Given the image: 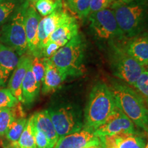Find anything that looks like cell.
Wrapping results in <instances>:
<instances>
[{
  "label": "cell",
  "mask_w": 148,
  "mask_h": 148,
  "mask_svg": "<svg viewBox=\"0 0 148 148\" xmlns=\"http://www.w3.org/2000/svg\"><path fill=\"white\" fill-rule=\"evenodd\" d=\"M116 108L115 99L106 84H96L89 94L84 111L83 128L94 132L106 121Z\"/></svg>",
  "instance_id": "6da1fadb"
},
{
  "label": "cell",
  "mask_w": 148,
  "mask_h": 148,
  "mask_svg": "<svg viewBox=\"0 0 148 148\" xmlns=\"http://www.w3.org/2000/svg\"><path fill=\"white\" fill-rule=\"evenodd\" d=\"M110 9L125 38L137 36L148 23V3L144 0H134L125 3L115 0Z\"/></svg>",
  "instance_id": "7a4b0ae2"
},
{
  "label": "cell",
  "mask_w": 148,
  "mask_h": 148,
  "mask_svg": "<svg viewBox=\"0 0 148 148\" xmlns=\"http://www.w3.org/2000/svg\"><path fill=\"white\" fill-rule=\"evenodd\" d=\"M116 106L135 125L148 134V106L137 92L121 83H114L110 88Z\"/></svg>",
  "instance_id": "3957f363"
},
{
  "label": "cell",
  "mask_w": 148,
  "mask_h": 148,
  "mask_svg": "<svg viewBox=\"0 0 148 148\" xmlns=\"http://www.w3.org/2000/svg\"><path fill=\"white\" fill-rule=\"evenodd\" d=\"M85 43L79 34L60 47L49 58L64 77H77L84 73Z\"/></svg>",
  "instance_id": "277c9868"
},
{
  "label": "cell",
  "mask_w": 148,
  "mask_h": 148,
  "mask_svg": "<svg viewBox=\"0 0 148 148\" xmlns=\"http://www.w3.org/2000/svg\"><path fill=\"white\" fill-rule=\"evenodd\" d=\"M27 3L25 1L14 9L1 30V41L13 49L18 56L25 54L28 49L24 21Z\"/></svg>",
  "instance_id": "5b68a950"
},
{
  "label": "cell",
  "mask_w": 148,
  "mask_h": 148,
  "mask_svg": "<svg viewBox=\"0 0 148 148\" xmlns=\"http://www.w3.org/2000/svg\"><path fill=\"white\" fill-rule=\"evenodd\" d=\"M110 53L111 68L112 73L130 86H133L145 71V67L134 60L125 50L124 47L112 42Z\"/></svg>",
  "instance_id": "8992f818"
},
{
  "label": "cell",
  "mask_w": 148,
  "mask_h": 148,
  "mask_svg": "<svg viewBox=\"0 0 148 148\" xmlns=\"http://www.w3.org/2000/svg\"><path fill=\"white\" fill-rule=\"evenodd\" d=\"M90 29L97 38L102 40L125 38L120 29L113 11L107 8L89 14Z\"/></svg>",
  "instance_id": "52a82bcc"
},
{
  "label": "cell",
  "mask_w": 148,
  "mask_h": 148,
  "mask_svg": "<svg viewBox=\"0 0 148 148\" xmlns=\"http://www.w3.org/2000/svg\"><path fill=\"white\" fill-rule=\"evenodd\" d=\"M58 138H62L82 129L84 122L78 110L73 107H62L48 110Z\"/></svg>",
  "instance_id": "ba28073f"
},
{
  "label": "cell",
  "mask_w": 148,
  "mask_h": 148,
  "mask_svg": "<svg viewBox=\"0 0 148 148\" xmlns=\"http://www.w3.org/2000/svg\"><path fill=\"white\" fill-rule=\"evenodd\" d=\"M127 133H136L134 123L116 106L106 121L93 132L97 137Z\"/></svg>",
  "instance_id": "9c48e42d"
},
{
  "label": "cell",
  "mask_w": 148,
  "mask_h": 148,
  "mask_svg": "<svg viewBox=\"0 0 148 148\" xmlns=\"http://www.w3.org/2000/svg\"><path fill=\"white\" fill-rule=\"evenodd\" d=\"M70 16L61 8L40 19L37 31L36 50L34 57L41 58L42 49L47 43L49 36L60 24L67 20Z\"/></svg>",
  "instance_id": "30bf717a"
},
{
  "label": "cell",
  "mask_w": 148,
  "mask_h": 148,
  "mask_svg": "<svg viewBox=\"0 0 148 148\" xmlns=\"http://www.w3.org/2000/svg\"><path fill=\"white\" fill-rule=\"evenodd\" d=\"M100 138L102 148H145L146 138L145 136L134 134H121L105 136Z\"/></svg>",
  "instance_id": "8fae6325"
},
{
  "label": "cell",
  "mask_w": 148,
  "mask_h": 148,
  "mask_svg": "<svg viewBox=\"0 0 148 148\" xmlns=\"http://www.w3.org/2000/svg\"><path fill=\"white\" fill-rule=\"evenodd\" d=\"M32 58L30 55L23 54L18 59L17 65L12 73V75L9 80L8 88L11 93L18 99V101L22 102V83L25 76L26 72L32 64Z\"/></svg>",
  "instance_id": "7c38bea8"
},
{
  "label": "cell",
  "mask_w": 148,
  "mask_h": 148,
  "mask_svg": "<svg viewBox=\"0 0 148 148\" xmlns=\"http://www.w3.org/2000/svg\"><path fill=\"white\" fill-rule=\"evenodd\" d=\"M41 19L32 3L28 1L25 12V29L26 34L27 48L31 55L34 56L37 47V31L38 23Z\"/></svg>",
  "instance_id": "4fadbf2b"
},
{
  "label": "cell",
  "mask_w": 148,
  "mask_h": 148,
  "mask_svg": "<svg viewBox=\"0 0 148 148\" xmlns=\"http://www.w3.org/2000/svg\"><path fill=\"white\" fill-rule=\"evenodd\" d=\"M78 29L77 20L74 16H70L51 33L46 45L48 42H55L60 47H63L72 38L78 34Z\"/></svg>",
  "instance_id": "5bb4252c"
},
{
  "label": "cell",
  "mask_w": 148,
  "mask_h": 148,
  "mask_svg": "<svg viewBox=\"0 0 148 148\" xmlns=\"http://www.w3.org/2000/svg\"><path fill=\"white\" fill-rule=\"evenodd\" d=\"M18 55L13 49L0 44V86H3L17 65Z\"/></svg>",
  "instance_id": "9a60e30c"
},
{
  "label": "cell",
  "mask_w": 148,
  "mask_h": 148,
  "mask_svg": "<svg viewBox=\"0 0 148 148\" xmlns=\"http://www.w3.org/2000/svg\"><path fill=\"white\" fill-rule=\"evenodd\" d=\"M123 47L126 52L140 64L148 65V35L134 37Z\"/></svg>",
  "instance_id": "2e32d148"
},
{
  "label": "cell",
  "mask_w": 148,
  "mask_h": 148,
  "mask_svg": "<svg viewBox=\"0 0 148 148\" xmlns=\"http://www.w3.org/2000/svg\"><path fill=\"white\" fill-rule=\"evenodd\" d=\"M45 72L42 82V92L47 95L58 89L66 77L59 71L49 58H45Z\"/></svg>",
  "instance_id": "e0dca14e"
},
{
  "label": "cell",
  "mask_w": 148,
  "mask_h": 148,
  "mask_svg": "<svg viewBox=\"0 0 148 148\" xmlns=\"http://www.w3.org/2000/svg\"><path fill=\"white\" fill-rule=\"evenodd\" d=\"M32 117L34 126L47 136L51 147L54 148L59 138L48 113V110L37 112Z\"/></svg>",
  "instance_id": "ac0fdd59"
},
{
  "label": "cell",
  "mask_w": 148,
  "mask_h": 148,
  "mask_svg": "<svg viewBox=\"0 0 148 148\" xmlns=\"http://www.w3.org/2000/svg\"><path fill=\"white\" fill-rule=\"evenodd\" d=\"M95 137L93 132L83 128L79 132L59 138L54 148H80Z\"/></svg>",
  "instance_id": "d6986e66"
},
{
  "label": "cell",
  "mask_w": 148,
  "mask_h": 148,
  "mask_svg": "<svg viewBox=\"0 0 148 148\" xmlns=\"http://www.w3.org/2000/svg\"><path fill=\"white\" fill-rule=\"evenodd\" d=\"M40 86L37 84L36 79L33 75L31 65L27 69L25 76L22 83V102L29 105L32 103L39 94Z\"/></svg>",
  "instance_id": "ffe728a7"
},
{
  "label": "cell",
  "mask_w": 148,
  "mask_h": 148,
  "mask_svg": "<svg viewBox=\"0 0 148 148\" xmlns=\"http://www.w3.org/2000/svg\"><path fill=\"white\" fill-rule=\"evenodd\" d=\"M17 143L19 148H37L35 142L32 116L27 120L26 125Z\"/></svg>",
  "instance_id": "44dd1931"
},
{
  "label": "cell",
  "mask_w": 148,
  "mask_h": 148,
  "mask_svg": "<svg viewBox=\"0 0 148 148\" xmlns=\"http://www.w3.org/2000/svg\"><path fill=\"white\" fill-rule=\"evenodd\" d=\"M26 123L27 119L25 117L14 120L10 125L5 134L7 139L12 142V143H17L18 140L25 128Z\"/></svg>",
  "instance_id": "7402d4cb"
},
{
  "label": "cell",
  "mask_w": 148,
  "mask_h": 148,
  "mask_svg": "<svg viewBox=\"0 0 148 148\" xmlns=\"http://www.w3.org/2000/svg\"><path fill=\"white\" fill-rule=\"evenodd\" d=\"M40 15L46 16L57 9L62 8V0H39L34 4Z\"/></svg>",
  "instance_id": "603a6c76"
},
{
  "label": "cell",
  "mask_w": 148,
  "mask_h": 148,
  "mask_svg": "<svg viewBox=\"0 0 148 148\" xmlns=\"http://www.w3.org/2000/svg\"><path fill=\"white\" fill-rule=\"evenodd\" d=\"M68 6L81 19L90 14V0H66Z\"/></svg>",
  "instance_id": "cb8c5ba5"
},
{
  "label": "cell",
  "mask_w": 148,
  "mask_h": 148,
  "mask_svg": "<svg viewBox=\"0 0 148 148\" xmlns=\"http://www.w3.org/2000/svg\"><path fill=\"white\" fill-rule=\"evenodd\" d=\"M31 69H32L37 84L40 87L45 72V58L34 57V58H32V64H31Z\"/></svg>",
  "instance_id": "d4e9b609"
},
{
  "label": "cell",
  "mask_w": 148,
  "mask_h": 148,
  "mask_svg": "<svg viewBox=\"0 0 148 148\" xmlns=\"http://www.w3.org/2000/svg\"><path fill=\"white\" fill-rule=\"evenodd\" d=\"M14 120L15 119L10 108H0V136H4Z\"/></svg>",
  "instance_id": "484cf974"
},
{
  "label": "cell",
  "mask_w": 148,
  "mask_h": 148,
  "mask_svg": "<svg viewBox=\"0 0 148 148\" xmlns=\"http://www.w3.org/2000/svg\"><path fill=\"white\" fill-rule=\"evenodd\" d=\"M134 86L148 106V71L145 70L141 73Z\"/></svg>",
  "instance_id": "4316f807"
},
{
  "label": "cell",
  "mask_w": 148,
  "mask_h": 148,
  "mask_svg": "<svg viewBox=\"0 0 148 148\" xmlns=\"http://www.w3.org/2000/svg\"><path fill=\"white\" fill-rule=\"evenodd\" d=\"M20 101L11 93L8 88L0 90V108H12Z\"/></svg>",
  "instance_id": "83f0119b"
},
{
  "label": "cell",
  "mask_w": 148,
  "mask_h": 148,
  "mask_svg": "<svg viewBox=\"0 0 148 148\" xmlns=\"http://www.w3.org/2000/svg\"><path fill=\"white\" fill-rule=\"evenodd\" d=\"M15 1H8L0 3V25L5 23L16 8Z\"/></svg>",
  "instance_id": "f1b7e54d"
},
{
  "label": "cell",
  "mask_w": 148,
  "mask_h": 148,
  "mask_svg": "<svg viewBox=\"0 0 148 148\" xmlns=\"http://www.w3.org/2000/svg\"><path fill=\"white\" fill-rule=\"evenodd\" d=\"M34 127V133L35 142H36V145L37 148H52L49 143V140L47 136L43 134L42 132L38 130L36 127L33 125Z\"/></svg>",
  "instance_id": "f546056e"
},
{
  "label": "cell",
  "mask_w": 148,
  "mask_h": 148,
  "mask_svg": "<svg viewBox=\"0 0 148 148\" xmlns=\"http://www.w3.org/2000/svg\"><path fill=\"white\" fill-rule=\"evenodd\" d=\"M115 0H90V14L110 7Z\"/></svg>",
  "instance_id": "4dcf8cb0"
},
{
  "label": "cell",
  "mask_w": 148,
  "mask_h": 148,
  "mask_svg": "<svg viewBox=\"0 0 148 148\" xmlns=\"http://www.w3.org/2000/svg\"><path fill=\"white\" fill-rule=\"evenodd\" d=\"M80 148H102V144L100 138L96 136L91 141Z\"/></svg>",
  "instance_id": "1f68e13d"
},
{
  "label": "cell",
  "mask_w": 148,
  "mask_h": 148,
  "mask_svg": "<svg viewBox=\"0 0 148 148\" xmlns=\"http://www.w3.org/2000/svg\"><path fill=\"white\" fill-rule=\"evenodd\" d=\"M118 1H121V2L125 3H128L132 2V1H134V0H118Z\"/></svg>",
  "instance_id": "d6a6232c"
},
{
  "label": "cell",
  "mask_w": 148,
  "mask_h": 148,
  "mask_svg": "<svg viewBox=\"0 0 148 148\" xmlns=\"http://www.w3.org/2000/svg\"><path fill=\"white\" fill-rule=\"evenodd\" d=\"M38 1H39V0H29V2H30L31 3H32V4H34V3Z\"/></svg>",
  "instance_id": "836d02e7"
},
{
  "label": "cell",
  "mask_w": 148,
  "mask_h": 148,
  "mask_svg": "<svg viewBox=\"0 0 148 148\" xmlns=\"http://www.w3.org/2000/svg\"><path fill=\"white\" fill-rule=\"evenodd\" d=\"M11 1V0H0V3L5 2V1Z\"/></svg>",
  "instance_id": "e575fe53"
},
{
  "label": "cell",
  "mask_w": 148,
  "mask_h": 148,
  "mask_svg": "<svg viewBox=\"0 0 148 148\" xmlns=\"http://www.w3.org/2000/svg\"><path fill=\"white\" fill-rule=\"evenodd\" d=\"M145 148H148V141L146 143V145H145Z\"/></svg>",
  "instance_id": "d590c367"
},
{
  "label": "cell",
  "mask_w": 148,
  "mask_h": 148,
  "mask_svg": "<svg viewBox=\"0 0 148 148\" xmlns=\"http://www.w3.org/2000/svg\"><path fill=\"white\" fill-rule=\"evenodd\" d=\"M13 148H19L18 146H13Z\"/></svg>",
  "instance_id": "8d00e7d4"
},
{
  "label": "cell",
  "mask_w": 148,
  "mask_h": 148,
  "mask_svg": "<svg viewBox=\"0 0 148 148\" xmlns=\"http://www.w3.org/2000/svg\"><path fill=\"white\" fill-rule=\"evenodd\" d=\"M147 71H148V68H147Z\"/></svg>",
  "instance_id": "74e56055"
},
{
  "label": "cell",
  "mask_w": 148,
  "mask_h": 148,
  "mask_svg": "<svg viewBox=\"0 0 148 148\" xmlns=\"http://www.w3.org/2000/svg\"></svg>",
  "instance_id": "f35d334b"
}]
</instances>
